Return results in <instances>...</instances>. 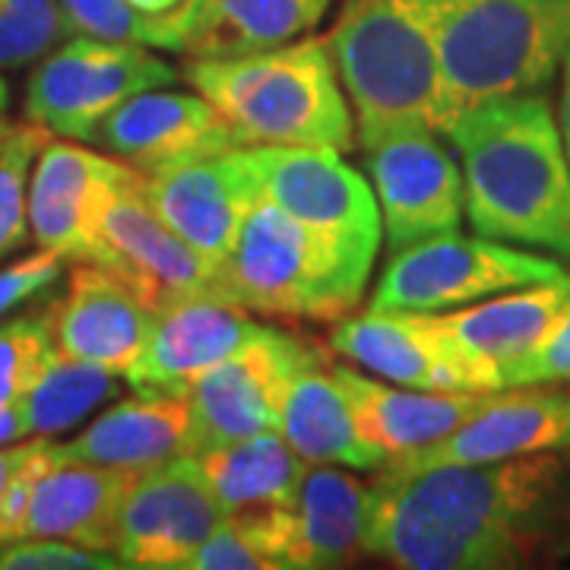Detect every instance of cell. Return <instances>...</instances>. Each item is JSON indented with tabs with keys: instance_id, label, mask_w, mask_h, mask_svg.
I'll return each mask as SVG.
<instances>
[{
	"instance_id": "10",
	"label": "cell",
	"mask_w": 570,
	"mask_h": 570,
	"mask_svg": "<svg viewBox=\"0 0 570 570\" xmlns=\"http://www.w3.org/2000/svg\"><path fill=\"white\" fill-rule=\"evenodd\" d=\"M333 348L298 330L257 324V330L187 393L194 415V453L250 434L279 431L285 393L311 365L330 362Z\"/></svg>"
},
{
	"instance_id": "7",
	"label": "cell",
	"mask_w": 570,
	"mask_h": 570,
	"mask_svg": "<svg viewBox=\"0 0 570 570\" xmlns=\"http://www.w3.org/2000/svg\"><path fill=\"white\" fill-rule=\"evenodd\" d=\"M175 80V67L140 41L77 32L36 61L26 80L22 111L26 121L45 127L51 137L92 142L115 108Z\"/></svg>"
},
{
	"instance_id": "16",
	"label": "cell",
	"mask_w": 570,
	"mask_h": 570,
	"mask_svg": "<svg viewBox=\"0 0 570 570\" xmlns=\"http://www.w3.org/2000/svg\"><path fill=\"white\" fill-rule=\"evenodd\" d=\"M570 448V384L491 393L489 403L444 441L390 463V472H422L456 463H494Z\"/></svg>"
},
{
	"instance_id": "25",
	"label": "cell",
	"mask_w": 570,
	"mask_h": 570,
	"mask_svg": "<svg viewBox=\"0 0 570 570\" xmlns=\"http://www.w3.org/2000/svg\"><path fill=\"white\" fill-rule=\"evenodd\" d=\"M371 482L346 466H307L302 491L288 508V568L333 570L367 554Z\"/></svg>"
},
{
	"instance_id": "2",
	"label": "cell",
	"mask_w": 570,
	"mask_h": 570,
	"mask_svg": "<svg viewBox=\"0 0 570 570\" xmlns=\"http://www.w3.org/2000/svg\"><path fill=\"white\" fill-rule=\"evenodd\" d=\"M441 137L460 156L475 235L570 264L568 146L539 89L469 105Z\"/></svg>"
},
{
	"instance_id": "8",
	"label": "cell",
	"mask_w": 570,
	"mask_h": 570,
	"mask_svg": "<svg viewBox=\"0 0 570 570\" xmlns=\"http://www.w3.org/2000/svg\"><path fill=\"white\" fill-rule=\"evenodd\" d=\"M561 279H570V269L554 257L530 254L527 247H513L482 235L469 238L460 232H448L422 245L396 250L377 279L371 307L441 314L485 302L510 288Z\"/></svg>"
},
{
	"instance_id": "6",
	"label": "cell",
	"mask_w": 570,
	"mask_h": 570,
	"mask_svg": "<svg viewBox=\"0 0 570 570\" xmlns=\"http://www.w3.org/2000/svg\"><path fill=\"white\" fill-rule=\"evenodd\" d=\"M568 51L570 0H456L441 32L444 127L469 105L542 89Z\"/></svg>"
},
{
	"instance_id": "36",
	"label": "cell",
	"mask_w": 570,
	"mask_h": 570,
	"mask_svg": "<svg viewBox=\"0 0 570 570\" xmlns=\"http://www.w3.org/2000/svg\"><path fill=\"white\" fill-rule=\"evenodd\" d=\"M61 254L39 247L36 254H26L20 261L0 269V321L7 314H13L17 307L39 298L41 292H48L51 285L61 279L63 273Z\"/></svg>"
},
{
	"instance_id": "42",
	"label": "cell",
	"mask_w": 570,
	"mask_h": 570,
	"mask_svg": "<svg viewBox=\"0 0 570 570\" xmlns=\"http://www.w3.org/2000/svg\"><path fill=\"white\" fill-rule=\"evenodd\" d=\"M7 108H10V86L0 77V111H7Z\"/></svg>"
},
{
	"instance_id": "5",
	"label": "cell",
	"mask_w": 570,
	"mask_h": 570,
	"mask_svg": "<svg viewBox=\"0 0 570 570\" xmlns=\"http://www.w3.org/2000/svg\"><path fill=\"white\" fill-rule=\"evenodd\" d=\"M367 279L371 273L261 194L219 266V295L279 324H336L362 302Z\"/></svg>"
},
{
	"instance_id": "9",
	"label": "cell",
	"mask_w": 570,
	"mask_h": 570,
	"mask_svg": "<svg viewBox=\"0 0 570 570\" xmlns=\"http://www.w3.org/2000/svg\"><path fill=\"white\" fill-rule=\"evenodd\" d=\"M261 194L346 261L371 273L384 242L381 206L362 171L330 146H245Z\"/></svg>"
},
{
	"instance_id": "13",
	"label": "cell",
	"mask_w": 570,
	"mask_h": 570,
	"mask_svg": "<svg viewBox=\"0 0 570 570\" xmlns=\"http://www.w3.org/2000/svg\"><path fill=\"white\" fill-rule=\"evenodd\" d=\"M194 456H175L134 475L121 508L118 561L130 570H184L223 523Z\"/></svg>"
},
{
	"instance_id": "23",
	"label": "cell",
	"mask_w": 570,
	"mask_h": 570,
	"mask_svg": "<svg viewBox=\"0 0 570 570\" xmlns=\"http://www.w3.org/2000/svg\"><path fill=\"white\" fill-rule=\"evenodd\" d=\"M67 460L99 466H163L175 456H194V415L187 393H140L99 412L73 441L58 444Z\"/></svg>"
},
{
	"instance_id": "29",
	"label": "cell",
	"mask_w": 570,
	"mask_h": 570,
	"mask_svg": "<svg viewBox=\"0 0 570 570\" xmlns=\"http://www.w3.org/2000/svg\"><path fill=\"white\" fill-rule=\"evenodd\" d=\"M118 393H121L118 374L70 358L58 348L51 365L45 367V374L17 406L26 422V434L58 438L73 425H80L92 409L115 400Z\"/></svg>"
},
{
	"instance_id": "20",
	"label": "cell",
	"mask_w": 570,
	"mask_h": 570,
	"mask_svg": "<svg viewBox=\"0 0 570 570\" xmlns=\"http://www.w3.org/2000/svg\"><path fill=\"white\" fill-rule=\"evenodd\" d=\"M254 330V314L232 298H181L156 314L140 358L124 381L140 393H190Z\"/></svg>"
},
{
	"instance_id": "18",
	"label": "cell",
	"mask_w": 570,
	"mask_h": 570,
	"mask_svg": "<svg viewBox=\"0 0 570 570\" xmlns=\"http://www.w3.org/2000/svg\"><path fill=\"white\" fill-rule=\"evenodd\" d=\"M92 142L146 175L242 146L232 124L197 89L181 92L168 86L146 89L115 108Z\"/></svg>"
},
{
	"instance_id": "11",
	"label": "cell",
	"mask_w": 570,
	"mask_h": 570,
	"mask_svg": "<svg viewBox=\"0 0 570 570\" xmlns=\"http://www.w3.org/2000/svg\"><path fill=\"white\" fill-rule=\"evenodd\" d=\"M99 238V264L124 276L156 311L190 295H219V269L165 225L146 197L142 171L121 159L108 184Z\"/></svg>"
},
{
	"instance_id": "3",
	"label": "cell",
	"mask_w": 570,
	"mask_h": 570,
	"mask_svg": "<svg viewBox=\"0 0 570 570\" xmlns=\"http://www.w3.org/2000/svg\"><path fill=\"white\" fill-rule=\"evenodd\" d=\"M456 0H346L326 36L365 149L403 127L444 130L441 32Z\"/></svg>"
},
{
	"instance_id": "14",
	"label": "cell",
	"mask_w": 570,
	"mask_h": 570,
	"mask_svg": "<svg viewBox=\"0 0 570 570\" xmlns=\"http://www.w3.org/2000/svg\"><path fill=\"white\" fill-rule=\"evenodd\" d=\"M142 187L165 225L216 269L225 264L261 187L245 146L146 175Z\"/></svg>"
},
{
	"instance_id": "30",
	"label": "cell",
	"mask_w": 570,
	"mask_h": 570,
	"mask_svg": "<svg viewBox=\"0 0 570 570\" xmlns=\"http://www.w3.org/2000/svg\"><path fill=\"white\" fill-rule=\"evenodd\" d=\"M58 352L55 298L0 321V406H17Z\"/></svg>"
},
{
	"instance_id": "19",
	"label": "cell",
	"mask_w": 570,
	"mask_h": 570,
	"mask_svg": "<svg viewBox=\"0 0 570 570\" xmlns=\"http://www.w3.org/2000/svg\"><path fill=\"white\" fill-rule=\"evenodd\" d=\"M156 307L102 264H73L63 295L55 298V340L70 358L127 377L137 365Z\"/></svg>"
},
{
	"instance_id": "27",
	"label": "cell",
	"mask_w": 570,
	"mask_h": 570,
	"mask_svg": "<svg viewBox=\"0 0 570 570\" xmlns=\"http://www.w3.org/2000/svg\"><path fill=\"white\" fill-rule=\"evenodd\" d=\"M194 460L200 466L206 489L213 491L225 513L292 508L311 466L288 448L279 431H264L209 448L194 453Z\"/></svg>"
},
{
	"instance_id": "26",
	"label": "cell",
	"mask_w": 570,
	"mask_h": 570,
	"mask_svg": "<svg viewBox=\"0 0 570 570\" xmlns=\"http://www.w3.org/2000/svg\"><path fill=\"white\" fill-rule=\"evenodd\" d=\"M279 434L311 466H346L358 472L384 469V456L358 431L346 390L333 365L305 367L285 393Z\"/></svg>"
},
{
	"instance_id": "1",
	"label": "cell",
	"mask_w": 570,
	"mask_h": 570,
	"mask_svg": "<svg viewBox=\"0 0 570 570\" xmlns=\"http://www.w3.org/2000/svg\"><path fill=\"white\" fill-rule=\"evenodd\" d=\"M367 554L403 570H520L570 558V448L422 472L377 469Z\"/></svg>"
},
{
	"instance_id": "39",
	"label": "cell",
	"mask_w": 570,
	"mask_h": 570,
	"mask_svg": "<svg viewBox=\"0 0 570 570\" xmlns=\"http://www.w3.org/2000/svg\"><path fill=\"white\" fill-rule=\"evenodd\" d=\"M26 438V422H22L20 406H0V448Z\"/></svg>"
},
{
	"instance_id": "35",
	"label": "cell",
	"mask_w": 570,
	"mask_h": 570,
	"mask_svg": "<svg viewBox=\"0 0 570 570\" xmlns=\"http://www.w3.org/2000/svg\"><path fill=\"white\" fill-rule=\"evenodd\" d=\"M539 384H570V302L546 336L504 374V390Z\"/></svg>"
},
{
	"instance_id": "24",
	"label": "cell",
	"mask_w": 570,
	"mask_h": 570,
	"mask_svg": "<svg viewBox=\"0 0 570 570\" xmlns=\"http://www.w3.org/2000/svg\"><path fill=\"white\" fill-rule=\"evenodd\" d=\"M137 472L67 460L58 453L36 485L26 520V539H63L82 549H118V527L127 489Z\"/></svg>"
},
{
	"instance_id": "28",
	"label": "cell",
	"mask_w": 570,
	"mask_h": 570,
	"mask_svg": "<svg viewBox=\"0 0 570 570\" xmlns=\"http://www.w3.org/2000/svg\"><path fill=\"white\" fill-rule=\"evenodd\" d=\"M333 0H206L187 41V58H228L266 51L311 36Z\"/></svg>"
},
{
	"instance_id": "22",
	"label": "cell",
	"mask_w": 570,
	"mask_h": 570,
	"mask_svg": "<svg viewBox=\"0 0 570 570\" xmlns=\"http://www.w3.org/2000/svg\"><path fill=\"white\" fill-rule=\"evenodd\" d=\"M346 390L358 431L384 456V466L415 450L444 441L489 403L491 393H438V390L390 387L355 367L333 365Z\"/></svg>"
},
{
	"instance_id": "12",
	"label": "cell",
	"mask_w": 570,
	"mask_h": 570,
	"mask_svg": "<svg viewBox=\"0 0 570 570\" xmlns=\"http://www.w3.org/2000/svg\"><path fill=\"white\" fill-rule=\"evenodd\" d=\"M365 168L381 206L390 254L460 232L463 171L431 127H403L365 146Z\"/></svg>"
},
{
	"instance_id": "38",
	"label": "cell",
	"mask_w": 570,
	"mask_h": 570,
	"mask_svg": "<svg viewBox=\"0 0 570 570\" xmlns=\"http://www.w3.org/2000/svg\"><path fill=\"white\" fill-rule=\"evenodd\" d=\"M36 441V438H32ZM32 441H13V444H3L0 448V501H3V494H7V485H10V479L17 475V469L22 466V460L29 456V450H32Z\"/></svg>"
},
{
	"instance_id": "32",
	"label": "cell",
	"mask_w": 570,
	"mask_h": 570,
	"mask_svg": "<svg viewBox=\"0 0 570 570\" xmlns=\"http://www.w3.org/2000/svg\"><path fill=\"white\" fill-rule=\"evenodd\" d=\"M51 134L39 124L17 127L0 142V261L26 245L29 232V175Z\"/></svg>"
},
{
	"instance_id": "40",
	"label": "cell",
	"mask_w": 570,
	"mask_h": 570,
	"mask_svg": "<svg viewBox=\"0 0 570 570\" xmlns=\"http://www.w3.org/2000/svg\"><path fill=\"white\" fill-rule=\"evenodd\" d=\"M558 124H561V137H564V146H568V159H570V51L564 63H561V102H558Z\"/></svg>"
},
{
	"instance_id": "17",
	"label": "cell",
	"mask_w": 570,
	"mask_h": 570,
	"mask_svg": "<svg viewBox=\"0 0 570 570\" xmlns=\"http://www.w3.org/2000/svg\"><path fill=\"white\" fill-rule=\"evenodd\" d=\"M118 168L115 156L51 137L29 175V232L36 245L70 264H99L102 206Z\"/></svg>"
},
{
	"instance_id": "21",
	"label": "cell",
	"mask_w": 570,
	"mask_h": 570,
	"mask_svg": "<svg viewBox=\"0 0 570 570\" xmlns=\"http://www.w3.org/2000/svg\"><path fill=\"white\" fill-rule=\"evenodd\" d=\"M568 302L570 279H561L510 288L475 305L428 314V321L498 393L504 374L546 336Z\"/></svg>"
},
{
	"instance_id": "41",
	"label": "cell",
	"mask_w": 570,
	"mask_h": 570,
	"mask_svg": "<svg viewBox=\"0 0 570 570\" xmlns=\"http://www.w3.org/2000/svg\"><path fill=\"white\" fill-rule=\"evenodd\" d=\"M17 130V124H10V118H7V111H0V142L7 140L10 134Z\"/></svg>"
},
{
	"instance_id": "37",
	"label": "cell",
	"mask_w": 570,
	"mask_h": 570,
	"mask_svg": "<svg viewBox=\"0 0 570 570\" xmlns=\"http://www.w3.org/2000/svg\"><path fill=\"white\" fill-rule=\"evenodd\" d=\"M73 36H96L111 41H137V29L121 0H61Z\"/></svg>"
},
{
	"instance_id": "34",
	"label": "cell",
	"mask_w": 570,
	"mask_h": 570,
	"mask_svg": "<svg viewBox=\"0 0 570 570\" xmlns=\"http://www.w3.org/2000/svg\"><path fill=\"white\" fill-rule=\"evenodd\" d=\"M118 554L92 551L63 539H17L0 546V570H118Z\"/></svg>"
},
{
	"instance_id": "31",
	"label": "cell",
	"mask_w": 570,
	"mask_h": 570,
	"mask_svg": "<svg viewBox=\"0 0 570 570\" xmlns=\"http://www.w3.org/2000/svg\"><path fill=\"white\" fill-rule=\"evenodd\" d=\"M70 36L61 0H0V73L41 61Z\"/></svg>"
},
{
	"instance_id": "4",
	"label": "cell",
	"mask_w": 570,
	"mask_h": 570,
	"mask_svg": "<svg viewBox=\"0 0 570 570\" xmlns=\"http://www.w3.org/2000/svg\"><path fill=\"white\" fill-rule=\"evenodd\" d=\"M181 77L219 108L242 146H355V118L326 39H298L228 55L190 58Z\"/></svg>"
},
{
	"instance_id": "15",
	"label": "cell",
	"mask_w": 570,
	"mask_h": 570,
	"mask_svg": "<svg viewBox=\"0 0 570 570\" xmlns=\"http://www.w3.org/2000/svg\"><path fill=\"white\" fill-rule=\"evenodd\" d=\"M330 348L400 387L494 393L489 381L434 330L428 314L374 307L365 314H346L330 330Z\"/></svg>"
},
{
	"instance_id": "33",
	"label": "cell",
	"mask_w": 570,
	"mask_h": 570,
	"mask_svg": "<svg viewBox=\"0 0 570 570\" xmlns=\"http://www.w3.org/2000/svg\"><path fill=\"white\" fill-rule=\"evenodd\" d=\"M137 41L159 51H184L204 17L206 0H121Z\"/></svg>"
}]
</instances>
